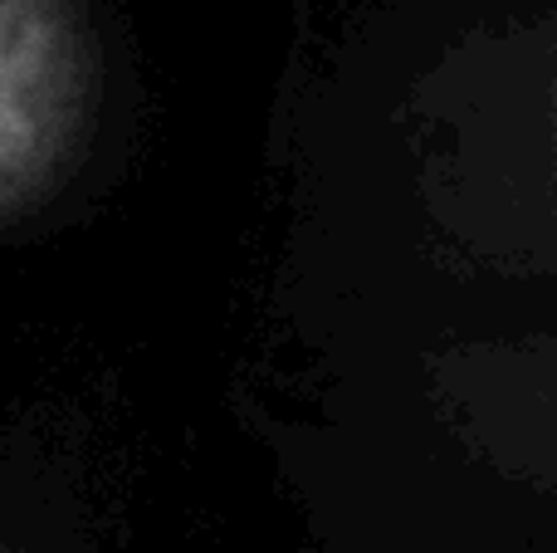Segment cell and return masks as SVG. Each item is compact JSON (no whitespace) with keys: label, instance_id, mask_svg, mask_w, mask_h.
<instances>
[]
</instances>
